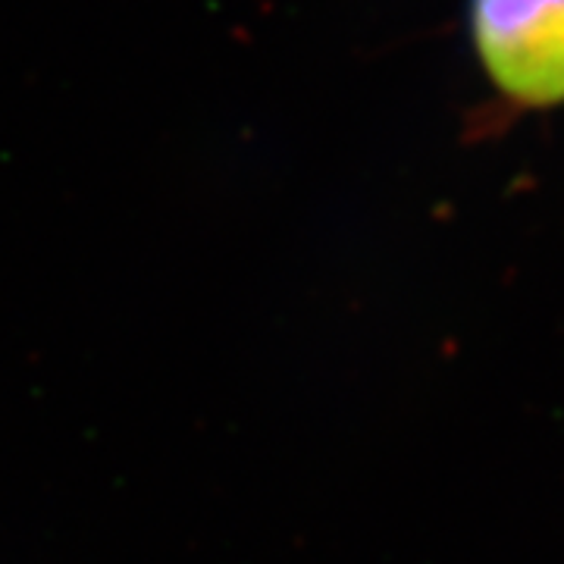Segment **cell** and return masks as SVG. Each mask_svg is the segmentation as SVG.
<instances>
[{
  "label": "cell",
  "instance_id": "1",
  "mask_svg": "<svg viewBox=\"0 0 564 564\" xmlns=\"http://www.w3.org/2000/svg\"><path fill=\"white\" fill-rule=\"evenodd\" d=\"M470 41L511 104H564V0H470Z\"/></svg>",
  "mask_w": 564,
  "mask_h": 564
}]
</instances>
